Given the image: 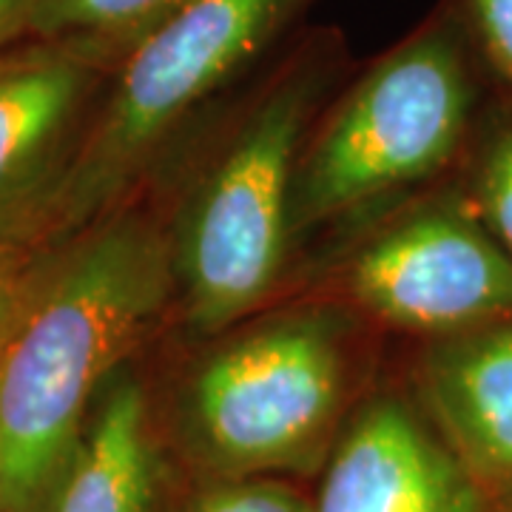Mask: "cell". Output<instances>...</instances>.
<instances>
[{
	"label": "cell",
	"mask_w": 512,
	"mask_h": 512,
	"mask_svg": "<svg viewBox=\"0 0 512 512\" xmlns=\"http://www.w3.org/2000/svg\"><path fill=\"white\" fill-rule=\"evenodd\" d=\"M345 288L384 325L439 339L512 319V256L476 208L433 202L370 239Z\"/></svg>",
	"instance_id": "cell-6"
},
{
	"label": "cell",
	"mask_w": 512,
	"mask_h": 512,
	"mask_svg": "<svg viewBox=\"0 0 512 512\" xmlns=\"http://www.w3.org/2000/svg\"><path fill=\"white\" fill-rule=\"evenodd\" d=\"M473 77L456 32L404 40L308 137L293 188V239L439 174L473 117Z\"/></svg>",
	"instance_id": "cell-4"
},
{
	"label": "cell",
	"mask_w": 512,
	"mask_h": 512,
	"mask_svg": "<svg viewBox=\"0 0 512 512\" xmlns=\"http://www.w3.org/2000/svg\"><path fill=\"white\" fill-rule=\"evenodd\" d=\"M305 0H191L143 35L97 103L57 191L43 248L126 205L163 148L254 60Z\"/></svg>",
	"instance_id": "cell-2"
},
{
	"label": "cell",
	"mask_w": 512,
	"mask_h": 512,
	"mask_svg": "<svg viewBox=\"0 0 512 512\" xmlns=\"http://www.w3.org/2000/svg\"><path fill=\"white\" fill-rule=\"evenodd\" d=\"M171 296V234L131 202L49 248L0 342V512H49L100 393Z\"/></svg>",
	"instance_id": "cell-1"
},
{
	"label": "cell",
	"mask_w": 512,
	"mask_h": 512,
	"mask_svg": "<svg viewBox=\"0 0 512 512\" xmlns=\"http://www.w3.org/2000/svg\"><path fill=\"white\" fill-rule=\"evenodd\" d=\"M424 410L495 501L512 495V319L439 336L421 359Z\"/></svg>",
	"instance_id": "cell-9"
},
{
	"label": "cell",
	"mask_w": 512,
	"mask_h": 512,
	"mask_svg": "<svg viewBox=\"0 0 512 512\" xmlns=\"http://www.w3.org/2000/svg\"><path fill=\"white\" fill-rule=\"evenodd\" d=\"M37 0H0V46L18 35H29Z\"/></svg>",
	"instance_id": "cell-16"
},
{
	"label": "cell",
	"mask_w": 512,
	"mask_h": 512,
	"mask_svg": "<svg viewBox=\"0 0 512 512\" xmlns=\"http://www.w3.org/2000/svg\"><path fill=\"white\" fill-rule=\"evenodd\" d=\"M94 86L97 57L72 43L46 40L0 60V242L43 248L52 202L97 109Z\"/></svg>",
	"instance_id": "cell-7"
},
{
	"label": "cell",
	"mask_w": 512,
	"mask_h": 512,
	"mask_svg": "<svg viewBox=\"0 0 512 512\" xmlns=\"http://www.w3.org/2000/svg\"><path fill=\"white\" fill-rule=\"evenodd\" d=\"M191 512H316V504L271 476L214 478Z\"/></svg>",
	"instance_id": "cell-13"
},
{
	"label": "cell",
	"mask_w": 512,
	"mask_h": 512,
	"mask_svg": "<svg viewBox=\"0 0 512 512\" xmlns=\"http://www.w3.org/2000/svg\"><path fill=\"white\" fill-rule=\"evenodd\" d=\"M498 504V512H512V495L510 498H501V501H495Z\"/></svg>",
	"instance_id": "cell-17"
},
{
	"label": "cell",
	"mask_w": 512,
	"mask_h": 512,
	"mask_svg": "<svg viewBox=\"0 0 512 512\" xmlns=\"http://www.w3.org/2000/svg\"><path fill=\"white\" fill-rule=\"evenodd\" d=\"M473 208L501 248L512 256V120L495 128L473 177Z\"/></svg>",
	"instance_id": "cell-12"
},
{
	"label": "cell",
	"mask_w": 512,
	"mask_h": 512,
	"mask_svg": "<svg viewBox=\"0 0 512 512\" xmlns=\"http://www.w3.org/2000/svg\"><path fill=\"white\" fill-rule=\"evenodd\" d=\"M345 390V319L285 313L225 339L194 370L183 424L217 478L308 470L328 447Z\"/></svg>",
	"instance_id": "cell-5"
},
{
	"label": "cell",
	"mask_w": 512,
	"mask_h": 512,
	"mask_svg": "<svg viewBox=\"0 0 512 512\" xmlns=\"http://www.w3.org/2000/svg\"><path fill=\"white\" fill-rule=\"evenodd\" d=\"M322 74L296 69L259 97L171 231L174 296L194 336H220L274 291L293 242V188Z\"/></svg>",
	"instance_id": "cell-3"
},
{
	"label": "cell",
	"mask_w": 512,
	"mask_h": 512,
	"mask_svg": "<svg viewBox=\"0 0 512 512\" xmlns=\"http://www.w3.org/2000/svg\"><path fill=\"white\" fill-rule=\"evenodd\" d=\"M316 512H498V504L427 410L379 396L333 444Z\"/></svg>",
	"instance_id": "cell-8"
},
{
	"label": "cell",
	"mask_w": 512,
	"mask_h": 512,
	"mask_svg": "<svg viewBox=\"0 0 512 512\" xmlns=\"http://www.w3.org/2000/svg\"><path fill=\"white\" fill-rule=\"evenodd\" d=\"M481 40L512 83V0H470Z\"/></svg>",
	"instance_id": "cell-15"
},
{
	"label": "cell",
	"mask_w": 512,
	"mask_h": 512,
	"mask_svg": "<svg viewBox=\"0 0 512 512\" xmlns=\"http://www.w3.org/2000/svg\"><path fill=\"white\" fill-rule=\"evenodd\" d=\"M43 248L20 245V242H0V342L23 311L29 293L35 288L37 274L46 262Z\"/></svg>",
	"instance_id": "cell-14"
},
{
	"label": "cell",
	"mask_w": 512,
	"mask_h": 512,
	"mask_svg": "<svg viewBox=\"0 0 512 512\" xmlns=\"http://www.w3.org/2000/svg\"><path fill=\"white\" fill-rule=\"evenodd\" d=\"M191 0H37L29 35L72 43L94 57L126 55Z\"/></svg>",
	"instance_id": "cell-11"
},
{
	"label": "cell",
	"mask_w": 512,
	"mask_h": 512,
	"mask_svg": "<svg viewBox=\"0 0 512 512\" xmlns=\"http://www.w3.org/2000/svg\"><path fill=\"white\" fill-rule=\"evenodd\" d=\"M157 476L146 384L126 365L94 404L49 512H157Z\"/></svg>",
	"instance_id": "cell-10"
}]
</instances>
